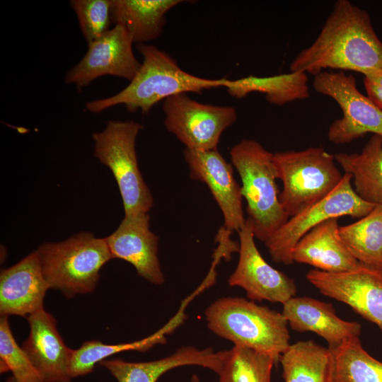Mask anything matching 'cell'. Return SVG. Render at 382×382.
I'll list each match as a JSON object with an SVG mask.
<instances>
[{"label":"cell","instance_id":"1","mask_svg":"<svg viewBox=\"0 0 382 382\" xmlns=\"http://www.w3.org/2000/svg\"><path fill=\"white\" fill-rule=\"evenodd\" d=\"M328 69L364 74L382 70V42L368 12L337 0L313 42L291 61L290 72L313 76Z\"/></svg>","mask_w":382,"mask_h":382},{"label":"cell","instance_id":"2","mask_svg":"<svg viewBox=\"0 0 382 382\" xmlns=\"http://www.w3.org/2000/svg\"><path fill=\"white\" fill-rule=\"evenodd\" d=\"M136 47L143 61L134 78L117 93L87 102V111L99 113L123 105L128 112L139 110L146 114L169 97L187 93L202 94L205 90L225 87L228 79H206L189 74L169 54L155 45L144 43Z\"/></svg>","mask_w":382,"mask_h":382},{"label":"cell","instance_id":"3","mask_svg":"<svg viewBox=\"0 0 382 382\" xmlns=\"http://www.w3.org/2000/svg\"><path fill=\"white\" fill-rule=\"evenodd\" d=\"M207 327L214 335L268 354L278 361L290 345L288 322L282 313L237 296L219 298L204 311Z\"/></svg>","mask_w":382,"mask_h":382},{"label":"cell","instance_id":"4","mask_svg":"<svg viewBox=\"0 0 382 382\" xmlns=\"http://www.w3.org/2000/svg\"><path fill=\"white\" fill-rule=\"evenodd\" d=\"M229 153L241 180L246 219L255 238L265 243L289 219L279 201L274 154L250 139L235 144Z\"/></svg>","mask_w":382,"mask_h":382},{"label":"cell","instance_id":"5","mask_svg":"<svg viewBox=\"0 0 382 382\" xmlns=\"http://www.w3.org/2000/svg\"><path fill=\"white\" fill-rule=\"evenodd\" d=\"M50 289L66 298L93 292L102 267L113 259L105 238L81 231L59 242H47L37 249Z\"/></svg>","mask_w":382,"mask_h":382},{"label":"cell","instance_id":"6","mask_svg":"<svg viewBox=\"0 0 382 382\" xmlns=\"http://www.w3.org/2000/svg\"><path fill=\"white\" fill-rule=\"evenodd\" d=\"M273 161L283 184L279 201L289 217L325 198L343 175L335 156L320 146L276 152Z\"/></svg>","mask_w":382,"mask_h":382},{"label":"cell","instance_id":"7","mask_svg":"<svg viewBox=\"0 0 382 382\" xmlns=\"http://www.w3.org/2000/svg\"><path fill=\"white\" fill-rule=\"evenodd\" d=\"M143 127L134 120H110L94 132V156L112 172L122 199L125 215L149 213L154 198L145 183L136 153V139Z\"/></svg>","mask_w":382,"mask_h":382},{"label":"cell","instance_id":"8","mask_svg":"<svg viewBox=\"0 0 382 382\" xmlns=\"http://www.w3.org/2000/svg\"><path fill=\"white\" fill-rule=\"evenodd\" d=\"M352 176L347 173L336 187L325 198L289 217L265 243L272 260L277 263H294L292 252L299 240L313 228L331 218L349 216L360 219L375 207L363 200L352 185Z\"/></svg>","mask_w":382,"mask_h":382},{"label":"cell","instance_id":"9","mask_svg":"<svg viewBox=\"0 0 382 382\" xmlns=\"http://www.w3.org/2000/svg\"><path fill=\"white\" fill-rule=\"evenodd\" d=\"M314 90L333 99L342 117L332 122L328 140L345 144L368 133L382 136V110L357 88L355 78L345 71H325L314 76Z\"/></svg>","mask_w":382,"mask_h":382},{"label":"cell","instance_id":"10","mask_svg":"<svg viewBox=\"0 0 382 382\" xmlns=\"http://www.w3.org/2000/svg\"><path fill=\"white\" fill-rule=\"evenodd\" d=\"M166 129L194 151L218 149L222 133L237 120L232 106L199 103L187 93H180L163 101Z\"/></svg>","mask_w":382,"mask_h":382},{"label":"cell","instance_id":"11","mask_svg":"<svg viewBox=\"0 0 382 382\" xmlns=\"http://www.w3.org/2000/svg\"><path fill=\"white\" fill-rule=\"evenodd\" d=\"M239 257L237 266L228 279L231 286H238L251 301H267L282 305L294 297L295 282L285 273L272 267L261 255L249 221L238 232Z\"/></svg>","mask_w":382,"mask_h":382},{"label":"cell","instance_id":"12","mask_svg":"<svg viewBox=\"0 0 382 382\" xmlns=\"http://www.w3.org/2000/svg\"><path fill=\"white\" fill-rule=\"evenodd\" d=\"M133 44L127 30L121 25H115L88 45L83 57L66 73L65 83L81 89L105 75L131 81L141 66L133 52Z\"/></svg>","mask_w":382,"mask_h":382},{"label":"cell","instance_id":"13","mask_svg":"<svg viewBox=\"0 0 382 382\" xmlns=\"http://www.w3.org/2000/svg\"><path fill=\"white\" fill-rule=\"evenodd\" d=\"M306 278L322 294L348 305L382 331V271L361 265L338 273L311 270Z\"/></svg>","mask_w":382,"mask_h":382},{"label":"cell","instance_id":"14","mask_svg":"<svg viewBox=\"0 0 382 382\" xmlns=\"http://www.w3.org/2000/svg\"><path fill=\"white\" fill-rule=\"evenodd\" d=\"M183 156L190 170V177L209 187L220 208L225 230L238 232L245 223L241 187L233 176L232 165L218 149L194 151L185 149Z\"/></svg>","mask_w":382,"mask_h":382},{"label":"cell","instance_id":"15","mask_svg":"<svg viewBox=\"0 0 382 382\" xmlns=\"http://www.w3.org/2000/svg\"><path fill=\"white\" fill-rule=\"evenodd\" d=\"M105 239L112 258L128 262L139 277L153 284L164 283L158 257L159 238L150 229L149 213L125 215L116 230Z\"/></svg>","mask_w":382,"mask_h":382},{"label":"cell","instance_id":"16","mask_svg":"<svg viewBox=\"0 0 382 382\" xmlns=\"http://www.w3.org/2000/svg\"><path fill=\"white\" fill-rule=\"evenodd\" d=\"M26 319L30 332L21 347L42 382H72L69 369L74 349L64 342L54 317L42 308Z\"/></svg>","mask_w":382,"mask_h":382},{"label":"cell","instance_id":"17","mask_svg":"<svg viewBox=\"0 0 382 382\" xmlns=\"http://www.w3.org/2000/svg\"><path fill=\"white\" fill-rule=\"evenodd\" d=\"M50 287L44 277L37 250L29 253L0 274L1 316L25 318L44 308Z\"/></svg>","mask_w":382,"mask_h":382},{"label":"cell","instance_id":"18","mask_svg":"<svg viewBox=\"0 0 382 382\" xmlns=\"http://www.w3.org/2000/svg\"><path fill=\"white\" fill-rule=\"evenodd\" d=\"M226 350L214 352L212 348L198 349L183 346L173 354L149 361L130 362L121 359H105L99 363L117 382H157L168 371L184 366H198L218 374Z\"/></svg>","mask_w":382,"mask_h":382},{"label":"cell","instance_id":"19","mask_svg":"<svg viewBox=\"0 0 382 382\" xmlns=\"http://www.w3.org/2000/svg\"><path fill=\"white\" fill-rule=\"evenodd\" d=\"M282 313L291 329L318 335L328 342L329 348L361 335L359 323L342 320L337 316L332 303L311 297H292L283 304Z\"/></svg>","mask_w":382,"mask_h":382},{"label":"cell","instance_id":"20","mask_svg":"<svg viewBox=\"0 0 382 382\" xmlns=\"http://www.w3.org/2000/svg\"><path fill=\"white\" fill-rule=\"evenodd\" d=\"M338 219L325 220L306 233L293 250V261L330 273L358 268L361 264L340 238Z\"/></svg>","mask_w":382,"mask_h":382},{"label":"cell","instance_id":"21","mask_svg":"<svg viewBox=\"0 0 382 382\" xmlns=\"http://www.w3.org/2000/svg\"><path fill=\"white\" fill-rule=\"evenodd\" d=\"M190 301L189 296L185 299L176 314L166 325L141 340L117 345L104 344L98 340L84 342L79 348L73 351L69 369L71 377L73 379L91 373L97 364L115 354L125 351L146 352L155 345L166 344V335L171 334L185 320V308Z\"/></svg>","mask_w":382,"mask_h":382},{"label":"cell","instance_id":"22","mask_svg":"<svg viewBox=\"0 0 382 382\" xmlns=\"http://www.w3.org/2000/svg\"><path fill=\"white\" fill-rule=\"evenodd\" d=\"M183 0H112V20L124 26L134 43L144 44L158 37L166 13Z\"/></svg>","mask_w":382,"mask_h":382},{"label":"cell","instance_id":"23","mask_svg":"<svg viewBox=\"0 0 382 382\" xmlns=\"http://www.w3.org/2000/svg\"><path fill=\"white\" fill-rule=\"evenodd\" d=\"M336 162L352 176L354 190L363 200L382 204V136L372 134L360 153H337Z\"/></svg>","mask_w":382,"mask_h":382},{"label":"cell","instance_id":"24","mask_svg":"<svg viewBox=\"0 0 382 382\" xmlns=\"http://www.w3.org/2000/svg\"><path fill=\"white\" fill-rule=\"evenodd\" d=\"M308 76L303 72H289L271 76H248L227 80L225 87L230 96L241 99L249 93H262L268 102L276 105L304 100L310 96Z\"/></svg>","mask_w":382,"mask_h":382},{"label":"cell","instance_id":"25","mask_svg":"<svg viewBox=\"0 0 382 382\" xmlns=\"http://www.w3.org/2000/svg\"><path fill=\"white\" fill-rule=\"evenodd\" d=\"M284 382H330L331 356L328 348L313 340L290 344L280 356Z\"/></svg>","mask_w":382,"mask_h":382},{"label":"cell","instance_id":"26","mask_svg":"<svg viewBox=\"0 0 382 382\" xmlns=\"http://www.w3.org/2000/svg\"><path fill=\"white\" fill-rule=\"evenodd\" d=\"M339 234L360 264L382 271V204L357 221L340 226Z\"/></svg>","mask_w":382,"mask_h":382},{"label":"cell","instance_id":"27","mask_svg":"<svg viewBox=\"0 0 382 382\" xmlns=\"http://www.w3.org/2000/svg\"><path fill=\"white\" fill-rule=\"evenodd\" d=\"M330 382H382V362L362 347L359 337L332 348Z\"/></svg>","mask_w":382,"mask_h":382},{"label":"cell","instance_id":"28","mask_svg":"<svg viewBox=\"0 0 382 382\" xmlns=\"http://www.w3.org/2000/svg\"><path fill=\"white\" fill-rule=\"evenodd\" d=\"M277 361L268 354L233 346L226 350L219 382H271L272 370Z\"/></svg>","mask_w":382,"mask_h":382},{"label":"cell","instance_id":"29","mask_svg":"<svg viewBox=\"0 0 382 382\" xmlns=\"http://www.w3.org/2000/svg\"><path fill=\"white\" fill-rule=\"evenodd\" d=\"M0 371L1 374L11 371L17 382H42L26 354L17 344L8 316L0 318Z\"/></svg>","mask_w":382,"mask_h":382},{"label":"cell","instance_id":"30","mask_svg":"<svg viewBox=\"0 0 382 382\" xmlns=\"http://www.w3.org/2000/svg\"><path fill=\"white\" fill-rule=\"evenodd\" d=\"M69 4L78 18L87 45L111 29L112 0H71Z\"/></svg>","mask_w":382,"mask_h":382},{"label":"cell","instance_id":"31","mask_svg":"<svg viewBox=\"0 0 382 382\" xmlns=\"http://www.w3.org/2000/svg\"><path fill=\"white\" fill-rule=\"evenodd\" d=\"M364 84L367 96L382 110V70L364 74Z\"/></svg>","mask_w":382,"mask_h":382},{"label":"cell","instance_id":"32","mask_svg":"<svg viewBox=\"0 0 382 382\" xmlns=\"http://www.w3.org/2000/svg\"><path fill=\"white\" fill-rule=\"evenodd\" d=\"M190 382H201L197 375L194 374L191 377Z\"/></svg>","mask_w":382,"mask_h":382},{"label":"cell","instance_id":"33","mask_svg":"<svg viewBox=\"0 0 382 382\" xmlns=\"http://www.w3.org/2000/svg\"><path fill=\"white\" fill-rule=\"evenodd\" d=\"M4 382H17L16 379L13 376H9Z\"/></svg>","mask_w":382,"mask_h":382}]
</instances>
